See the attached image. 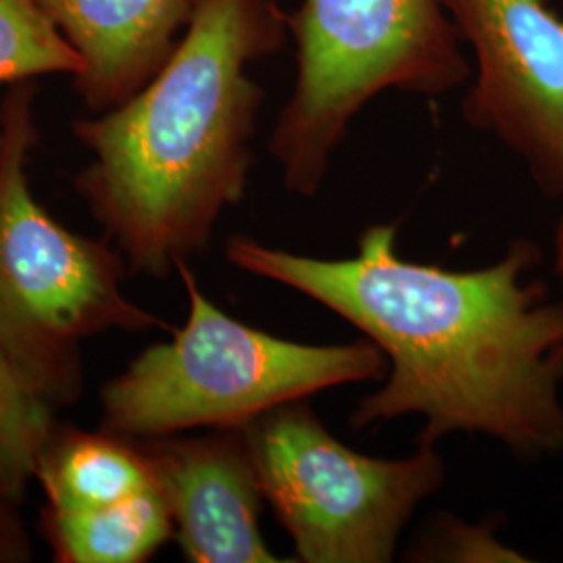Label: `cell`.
I'll use <instances>...</instances> for the list:
<instances>
[{"label": "cell", "mask_w": 563, "mask_h": 563, "mask_svg": "<svg viewBox=\"0 0 563 563\" xmlns=\"http://www.w3.org/2000/svg\"><path fill=\"white\" fill-rule=\"evenodd\" d=\"M32 541L23 526L18 504L0 497V563L30 562Z\"/></svg>", "instance_id": "obj_15"}, {"label": "cell", "mask_w": 563, "mask_h": 563, "mask_svg": "<svg viewBox=\"0 0 563 563\" xmlns=\"http://www.w3.org/2000/svg\"><path fill=\"white\" fill-rule=\"evenodd\" d=\"M42 532L59 563H142L174 539L157 488L95 511H42Z\"/></svg>", "instance_id": "obj_11"}, {"label": "cell", "mask_w": 563, "mask_h": 563, "mask_svg": "<svg viewBox=\"0 0 563 563\" xmlns=\"http://www.w3.org/2000/svg\"><path fill=\"white\" fill-rule=\"evenodd\" d=\"M36 92L20 81L0 101V349L59 411L84 393V342L169 325L128 299L130 267L113 242L67 230L36 201Z\"/></svg>", "instance_id": "obj_3"}, {"label": "cell", "mask_w": 563, "mask_h": 563, "mask_svg": "<svg viewBox=\"0 0 563 563\" xmlns=\"http://www.w3.org/2000/svg\"><path fill=\"white\" fill-rule=\"evenodd\" d=\"M80 71V55L36 0H0V84Z\"/></svg>", "instance_id": "obj_13"}, {"label": "cell", "mask_w": 563, "mask_h": 563, "mask_svg": "<svg viewBox=\"0 0 563 563\" xmlns=\"http://www.w3.org/2000/svg\"><path fill=\"white\" fill-rule=\"evenodd\" d=\"M555 269L563 278V216L555 232Z\"/></svg>", "instance_id": "obj_16"}, {"label": "cell", "mask_w": 563, "mask_h": 563, "mask_svg": "<svg viewBox=\"0 0 563 563\" xmlns=\"http://www.w3.org/2000/svg\"><path fill=\"white\" fill-rule=\"evenodd\" d=\"M80 55L74 86L86 109L104 113L162 69L201 0H36Z\"/></svg>", "instance_id": "obj_9"}, {"label": "cell", "mask_w": 563, "mask_h": 563, "mask_svg": "<svg viewBox=\"0 0 563 563\" xmlns=\"http://www.w3.org/2000/svg\"><path fill=\"white\" fill-rule=\"evenodd\" d=\"M422 562H518V553L499 543L488 523L444 518L432 523L422 543L413 549Z\"/></svg>", "instance_id": "obj_14"}, {"label": "cell", "mask_w": 563, "mask_h": 563, "mask_svg": "<svg viewBox=\"0 0 563 563\" xmlns=\"http://www.w3.org/2000/svg\"><path fill=\"white\" fill-rule=\"evenodd\" d=\"M263 497L295 544V562H393L402 528L444 483L437 443L397 460L342 444L307 399L241 426Z\"/></svg>", "instance_id": "obj_6"}, {"label": "cell", "mask_w": 563, "mask_h": 563, "mask_svg": "<svg viewBox=\"0 0 563 563\" xmlns=\"http://www.w3.org/2000/svg\"><path fill=\"white\" fill-rule=\"evenodd\" d=\"M288 38L278 0H201L153 80L99 118L74 121L92 155L76 192L132 274L169 278L244 199L263 104L251 67Z\"/></svg>", "instance_id": "obj_2"}, {"label": "cell", "mask_w": 563, "mask_h": 563, "mask_svg": "<svg viewBox=\"0 0 563 563\" xmlns=\"http://www.w3.org/2000/svg\"><path fill=\"white\" fill-rule=\"evenodd\" d=\"M295 86L269 136L288 192L311 199L353 120L378 95L441 97L472 78L439 0H301L288 11Z\"/></svg>", "instance_id": "obj_5"}, {"label": "cell", "mask_w": 563, "mask_h": 563, "mask_svg": "<svg viewBox=\"0 0 563 563\" xmlns=\"http://www.w3.org/2000/svg\"><path fill=\"white\" fill-rule=\"evenodd\" d=\"M188 318L169 342L102 386V428L153 439L197 428H241L286 402L344 384L383 380L388 362L367 339L349 344L286 341L246 325L207 299L188 262L176 263Z\"/></svg>", "instance_id": "obj_4"}, {"label": "cell", "mask_w": 563, "mask_h": 563, "mask_svg": "<svg viewBox=\"0 0 563 563\" xmlns=\"http://www.w3.org/2000/svg\"><path fill=\"white\" fill-rule=\"evenodd\" d=\"M474 55L463 118L563 197V15L549 0H439Z\"/></svg>", "instance_id": "obj_7"}, {"label": "cell", "mask_w": 563, "mask_h": 563, "mask_svg": "<svg viewBox=\"0 0 563 563\" xmlns=\"http://www.w3.org/2000/svg\"><path fill=\"white\" fill-rule=\"evenodd\" d=\"M192 563L284 562L263 541L262 483L242 428L134 439Z\"/></svg>", "instance_id": "obj_8"}, {"label": "cell", "mask_w": 563, "mask_h": 563, "mask_svg": "<svg viewBox=\"0 0 563 563\" xmlns=\"http://www.w3.org/2000/svg\"><path fill=\"white\" fill-rule=\"evenodd\" d=\"M36 481L46 497L44 509L60 514L104 509L157 488L134 439L63 423L42 453Z\"/></svg>", "instance_id": "obj_10"}, {"label": "cell", "mask_w": 563, "mask_h": 563, "mask_svg": "<svg viewBox=\"0 0 563 563\" xmlns=\"http://www.w3.org/2000/svg\"><path fill=\"white\" fill-rule=\"evenodd\" d=\"M397 230L365 228L346 260L232 236L225 260L320 302L383 351L386 380L355 405V428L422 416L418 441L470 432L522 457L562 453L563 302L523 278L539 251L516 241L488 267L446 269L402 260Z\"/></svg>", "instance_id": "obj_1"}, {"label": "cell", "mask_w": 563, "mask_h": 563, "mask_svg": "<svg viewBox=\"0 0 563 563\" xmlns=\"http://www.w3.org/2000/svg\"><path fill=\"white\" fill-rule=\"evenodd\" d=\"M57 426V409L0 349V497L21 504Z\"/></svg>", "instance_id": "obj_12"}]
</instances>
